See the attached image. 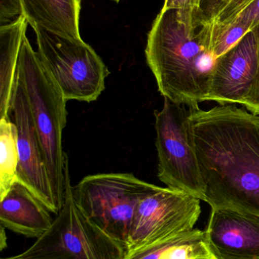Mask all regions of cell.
Wrapping results in <instances>:
<instances>
[{"label": "cell", "mask_w": 259, "mask_h": 259, "mask_svg": "<svg viewBox=\"0 0 259 259\" xmlns=\"http://www.w3.org/2000/svg\"><path fill=\"white\" fill-rule=\"evenodd\" d=\"M234 22H241L253 29L259 24V0H255Z\"/></svg>", "instance_id": "obj_22"}, {"label": "cell", "mask_w": 259, "mask_h": 259, "mask_svg": "<svg viewBox=\"0 0 259 259\" xmlns=\"http://www.w3.org/2000/svg\"><path fill=\"white\" fill-rule=\"evenodd\" d=\"M233 1L234 0H202L199 33L202 44L210 53Z\"/></svg>", "instance_id": "obj_17"}, {"label": "cell", "mask_w": 259, "mask_h": 259, "mask_svg": "<svg viewBox=\"0 0 259 259\" xmlns=\"http://www.w3.org/2000/svg\"><path fill=\"white\" fill-rule=\"evenodd\" d=\"M189 112L204 201L259 218V115L234 104Z\"/></svg>", "instance_id": "obj_1"}, {"label": "cell", "mask_w": 259, "mask_h": 259, "mask_svg": "<svg viewBox=\"0 0 259 259\" xmlns=\"http://www.w3.org/2000/svg\"><path fill=\"white\" fill-rule=\"evenodd\" d=\"M205 239L218 259H259V218L229 208H212Z\"/></svg>", "instance_id": "obj_11"}, {"label": "cell", "mask_w": 259, "mask_h": 259, "mask_svg": "<svg viewBox=\"0 0 259 259\" xmlns=\"http://www.w3.org/2000/svg\"><path fill=\"white\" fill-rule=\"evenodd\" d=\"M81 4L82 0H21L23 15L32 27L71 39H81Z\"/></svg>", "instance_id": "obj_13"}, {"label": "cell", "mask_w": 259, "mask_h": 259, "mask_svg": "<svg viewBox=\"0 0 259 259\" xmlns=\"http://www.w3.org/2000/svg\"><path fill=\"white\" fill-rule=\"evenodd\" d=\"M146 60L164 98L189 108L207 101L215 58L204 47L199 30L162 10L147 35Z\"/></svg>", "instance_id": "obj_2"}, {"label": "cell", "mask_w": 259, "mask_h": 259, "mask_svg": "<svg viewBox=\"0 0 259 259\" xmlns=\"http://www.w3.org/2000/svg\"><path fill=\"white\" fill-rule=\"evenodd\" d=\"M71 187L68 164L65 202L51 228L27 250L4 259H124L126 246L105 234L81 211Z\"/></svg>", "instance_id": "obj_4"}, {"label": "cell", "mask_w": 259, "mask_h": 259, "mask_svg": "<svg viewBox=\"0 0 259 259\" xmlns=\"http://www.w3.org/2000/svg\"><path fill=\"white\" fill-rule=\"evenodd\" d=\"M17 129L9 118L0 120V197L18 181Z\"/></svg>", "instance_id": "obj_16"}, {"label": "cell", "mask_w": 259, "mask_h": 259, "mask_svg": "<svg viewBox=\"0 0 259 259\" xmlns=\"http://www.w3.org/2000/svg\"><path fill=\"white\" fill-rule=\"evenodd\" d=\"M257 31H258L259 37V24L256 26ZM243 106L250 111L252 113L259 115V67L258 74H257L256 79H255V83L252 87V91L250 94L248 96L246 102H245Z\"/></svg>", "instance_id": "obj_23"}, {"label": "cell", "mask_w": 259, "mask_h": 259, "mask_svg": "<svg viewBox=\"0 0 259 259\" xmlns=\"http://www.w3.org/2000/svg\"><path fill=\"white\" fill-rule=\"evenodd\" d=\"M27 24L21 15L0 27V118H9L16 77L18 56Z\"/></svg>", "instance_id": "obj_14"}, {"label": "cell", "mask_w": 259, "mask_h": 259, "mask_svg": "<svg viewBox=\"0 0 259 259\" xmlns=\"http://www.w3.org/2000/svg\"><path fill=\"white\" fill-rule=\"evenodd\" d=\"M48 208L21 183L0 197L1 226L30 238H39L53 223Z\"/></svg>", "instance_id": "obj_12"}, {"label": "cell", "mask_w": 259, "mask_h": 259, "mask_svg": "<svg viewBox=\"0 0 259 259\" xmlns=\"http://www.w3.org/2000/svg\"><path fill=\"white\" fill-rule=\"evenodd\" d=\"M16 77L28 100L52 191L60 211L65 202V170L68 164L62 148L67 100L26 36L20 50Z\"/></svg>", "instance_id": "obj_3"}, {"label": "cell", "mask_w": 259, "mask_h": 259, "mask_svg": "<svg viewBox=\"0 0 259 259\" xmlns=\"http://www.w3.org/2000/svg\"><path fill=\"white\" fill-rule=\"evenodd\" d=\"M252 29L241 22H234L214 42L211 53L215 59L220 57L237 45Z\"/></svg>", "instance_id": "obj_19"}, {"label": "cell", "mask_w": 259, "mask_h": 259, "mask_svg": "<svg viewBox=\"0 0 259 259\" xmlns=\"http://www.w3.org/2000/svg\"><path fill=\"white\" fill-rule=\"evenodd\" d=\"M200 201L186 192L158 186L135 209L126 252L193 231L202 211Z\"/></svg>", "instance_id": "obj_8"}, {"label": "cell", "mask_w": 259, "mask_h": 259, "mask_svg": "<svg viewBox=\"0 0 259 259\" xmlns=\"http://www.w3.org/2000/svg\"><path fill=\"white\" fill-rule=\"evenodd\" d=\"M5 228L4 227L1 226V238H0V248H1V250L4 249L7 246V243H6V233H5Z\"/></svg>", "instance_id": "obj_24"}, {"label": "cell", "mask_w": 259, "mask_h": 259, "mask_svg": "<svg viewBox=\"0 0 259 259\" xmlns=\"http://www.w3.org/2000/svg\"><path fill=\"white\" fill-rule=\"evenodd\" d=\"M132 259H218L210 249L205 231L193 229L136 249Z\"/></svg>", "instance_id": "obj_15"}, {"label": "cell", "mask_w": 259, "mask_h": 259, "mask_svg": "<svg viewBox=\"0 0 259 259\" xmlns=\"http://www.w3.org/2000/svg\"><path fill=\"white\" fill-rule=\"evenodd\" d=\"M38 53L67 101H96L105 90L109 70L91 46L33 27Z\"/></svg>", "instance_id": "obj_6"}, {"label": "cell", "mask_w": 259, "mask_h": 259, "mask_svg": "<svg viewBox=\"0 0 259 259\" xmlns=\"http://www.w3.org/2000/svg\"><path fill=\"white\" fill-rule=\"evenodd\" d=\"M157 187L132 174L103 173L85 177L71 193L81 211L126 248L135 209Z\"/></svg>", "instance_id": "obj_5"}, {"label": "cell", "mask_w": 259, "mask_h": 259, "mask_svg": "<svg viewBox=\"0 0 259 259\" xmlns=\"http://www.w3.org/2000/svg\"><path fill=\"white\" fill-rule=\"evenodd\" d=\"M113 1L116 2V3H119V2L120 1V0H113Z\"/></svg>", "instance_id": "obj_25"}, {"label": "cell", "mask_w": 259, "mask_h": 259, "mask_svg": "<svg viewBox=\"0 0 259 259\" xmlns=\"http://www.w3.org/2000/svg\"><path fill=\"white\" fill-rule=\"evenodd\" d=\"M23 15L21 0H0V24H10Z\"/></svg>", "instance_id": "obj_21"}, {"label": "cell", "mask_w": 259, "mask_h": 259, "mask_svg": "<svg viewBox=\"0 0 259 259\" xmlns=\"http://www.w3.org/2000/svg\"><path fill=\"white\" fill-rule=\"evenodd\" d=\"M258 67L259 37L254 27L237 45L216 59L207 101L244 105L256 79Z\"/></svg>", "instance_id": "obj_10"}, {"label": "cell", "mask_w": 259, "mask_h": 259, "mask_svg": "<svg viewBox=\"0 0 259 259\" xmlns=\"http://www.w3.org/2000/svg\"><path fill=\"white\" fill-rule=\"evenodd\" d=\"M255 1V0H234L233 1L232 4H231L229 9H228V12L227 13L226 16H225V20H224L223 23H222L221 26H220V29H219L215 42L220 37V35L224 32L226 31L234 24V21L237 20V18Z\"/></svg>", "instance_id": "obj_20"}, {"label": "cell", "mask_w": 259, "mask_h": 259, "mask_svg": "<svg viewBox=\"0 0 259 259\" xmlns=\"http://www.w3.org/2000/svg\"><path fill=\"white\" fill-rule=\"evenodd\" d=\"M1 259H4V258H1Z\"/></svg>", "instance_id": "obj_26"}, {"label": "cell", "mask_w": 259, "mask_h": 259, "mask_svg": "<svg viewBox=\"0 0 259 259\" xmlns=\"http://www.w3.org/2000/svg\"><path fill=\"white\" fill-rule=\"evenodd\" d=\"M11 112L13 114L17 129L18 181L25 186L50 212L57 215L59 211L52 191L28 100L21 81L17 77Z\"/></svg>", "instance_id": "obj_9"}, {"label": "cell", "mask_w": 259, "mask_h": 259, "mask_svg": "<svg viewBox=\"0 0 259 259\" xmlns=\"http://www.w3.org/2000/svg\"><path fill=\"white\" fill-rule=\"evenodd\" d=\"M158 176L168 188L205 200V187L192 134L190 112L183 105L164 98L155 112Z\"/></svg>", "instance_id": "obj_7"}, {"label": "cell", "mask_w": 259, "mask_h": 259, "mask_svg": "<svg viewBox=\"0 0 259 259\" xmlns=\"http://www.w3.org/2000/svg\"><path fill=\"white\" fill-rule=\"evenodd\" d=\"M202 0H165L162 10L174 9L178 19L192 28L199 30Z\"/></svg>", "instance_id": "obj_18"}]
</instances>
